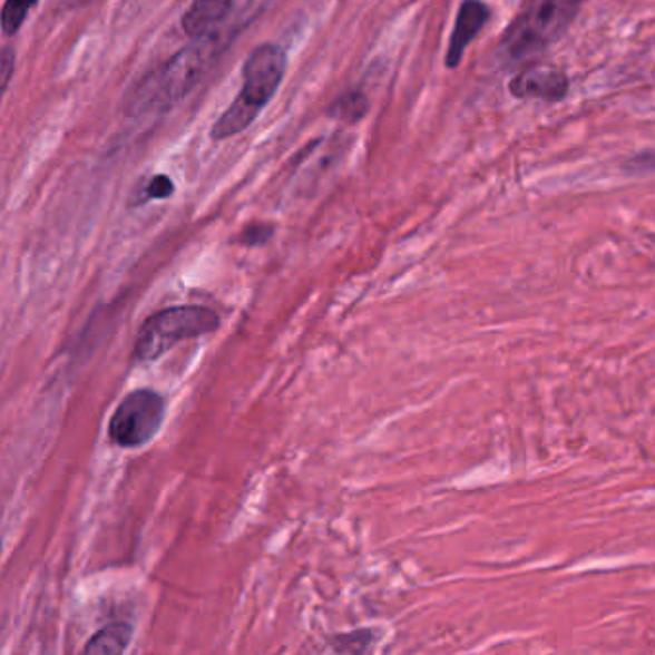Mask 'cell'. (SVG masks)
<instances>
[{"label": "cell", "mask_w": 655, "mask_h": 655, "mask_svg": "<svg viewBox=\"0 0 655 655\" xmlns=\"http://www.w3.org/2000/svg\"><path fill=\"white\" fill-rule=\"evenodd\" d=\"M285 70V50L277 45L265 42L252 50L243 66V87L229 108L214 124L209 137L225 140L248 129L280 89Z\"/></svg>", "instance_id": "1"}, {"label": "cell", "mask_w": 655, "mask_h": 655, "mask_svg": "<svg viewBox=\"0 0 655 655\" xmlns=\"http://www.w3.org/2000/svg\"><path fill=\"white\" fill-rule=\"evenodd\" d=\"M585 0H527L500 41L504 57L525 62L558 41Z\"/></svg>", "instance_id": "2"}, {"label": "cell", "mask_w": 655, "mask_h": 655, "mask_svg": "<svg viewBox=\"0 0 655 655\" xmlns=\"http://www.w3.org/2000/svg\"><path fill=\"white\" fill-rule=\"evenodd\" d=\"M212 52L214 47L209 42L177 52L169 62L140 81L129 100V110L133 114H145L175 105L198 84Z\"/></svg>", "instance_id": "3"}, {"label": "cell", "mask_w": 655, "mask_h": 655, "mask_svg": "<svg viewBox=\"0 0 655 655\" xmlns=\"http://www.w3.org/2000/svg\"><path fill=\"white\" fill-rule=\"evenodd\" d=\"M219 329V315L204 306H174L150 315L139 329L135 356L140 362H154L175 344L209 335Z\"/></svg>", "instance_id": "4"}, {"label": "cell", "mask_w": 655, "mask_h": 655, "mask_svg": "<svg viewBox=\"0 0 655 655\" xmlns=\"http://www.w3.org/2000/svg\"><path fill=\"white\" fill-rule=\"evenodd\" d=\"M164 416L166 402L158 392L148 389L133 391L114 412L108 434L119 448L143 447L158 432Z\"/></svg>", "instance_id": "5"}, {"label": "cell", "mask_w": 655, "mask_h": 655, "mask_svg": "<svg viewBox=\"0 0 655 655\" xmlns=\"http://www.w3.org/2000/svg\"><path fill=\"white\" fill-rule=\"evenodd\" d=\"M509 91L517 98L559 102L569 92V77L554 66H532L511 79Z\"/></svg>", "instance_id": "6"}, {"label": "cell", "mask_w": 655, "mask_h": 655, "mask_svg": "<svg viewBox=\"0 0 655 655\" xmlns=\"http://www.w3.org/2000/svg\"><path fill=\"white\" fill-rule=\"evenodd\" d=\"M488 20H490V8L485 2H481V0H463V4L458 10L452 37L448 42L447 66L450 70L460 66L469 42L479 36V31L487 26Z\"/></svg>", "instance_id": "7"}, {"label": "cell", "mask_w": 655, "mask_h": 655, "mask_svg": "<svg viewBox=\"0 0 655 655\" xmlns=\"http://www.w3.org/2000/svg\"><path fill=\"white\" fill-rule=\"evenodd\" d=\"M233 0H195L183 14L182 28L195 39L208 37L229 14Z\"/></svg>", "instance_id": "8"}, {"label": "cell", "mask_w": 655, "mask_h": 655, "mask_svg": "<svg viewBox=\"0 0 655 655\" xmlns=\"http://www.w3.org/2000/svg\"><path fill=\"white\" fill-rule=\"evenodd\" d=\"M133 630L126 623H114L98 630L85 646V654H121L131 642Z\"/></svg>", "instance_id": "9"}, {"label": "cell", "mask_w": 655, "mask_h": 655, "mask_svg": "<svg viewBox=\"0 0 655 655\" xmlns=\"http://www.w3.org/2000/svg\"><path fill=\"white\" fill-rule=\"evenodd\" d=\"M328 114L331 118L341 119L346 124H356L368 114V98L360 91L346 92L336 98Z\"/></svg>", "instance_id": "10"}, {"label": "cell", "mask_w": 655, "mask_h": 655, "mask_svg": "<svg viewBox=\"0 0 655 655\" xmlns=\"http://www.w3.org/2000/svg\"><path fill=\"white\" fill-rule=\"evenodd\" d=\"M37 2L39 0H7L2 8V31L7 36L18 33L28 18L29 10L36 7Z\"/></svg>", "instance_id": "11"}, {"label": "cell", "mask_w": 655, "mask_h": 655, "mask_svg": "<svg viewBox=\"0 0 655 655\" xmlns=\"http://www.w3.org/2000/svg\"><path fill=\"white\" fill-rule=\"evenodd\" d=\"M174 182L169 179L168 175H154L153 179H148L147 185L140 187V193L137 198H133V204H145L148 201H166L174 195Z\"/></svg>", "instance_id": "12"}, {"label": "cell", "mask_w": 655, "mask_h": 655, "mask_svg": "<svg viewBox=\"0 0 655 655\" xmlns=\"http://www.w3.org/2000/svg\"><path fill=\"white\" fill-rule=\"evenodd\" d=\"M273 231H275L273 229V225H248V227L243 231L241 241H243V244H246V246H260V244H265L273 237Z\"/></svg>", "instance_id": "13"}, {"label": "cell", "mask_w": 655, "mask_h": 655, "mask_svg": "<svg viewBox=\"0 0 655 655\" xmlns=\"http://www.w3.org/2000/svg\"><path fill=\"white\" fill-rule=\"evenodd\" d=\"M16 68V55L12 47H4L2 50V57H0V79H2V91H7L8 84L12 79Z\"/></svg>", "instance_id": "14"}, {"label": "cell", "mask_w": 655, "mask_h": 655, "mask_svg": "<svg viewBox=\"0 0 655 655\" xmlns=\"http://www.w3.org/2000/svg\"><path fill=\"white\" fill-rule=\"evenodd\" d=\"M628 169H655V150L636 154L635 158L628 162Z\"/></svg>", "instance_id": "15"}, {"label": "cell", "mask_w": 655, "mask_h": 655, "mask_svg": "<svg viewBox=\"0 0 655 655\" xmlns=\"http://www.w3.org/2000/svg\"><path fill=\"white\" fill-rule=\"evenodd\" d=\"M62 2L68 8L84 7V4H87V0H62Z\"/></svg>", "instance_id": "16"}]
</instances>
